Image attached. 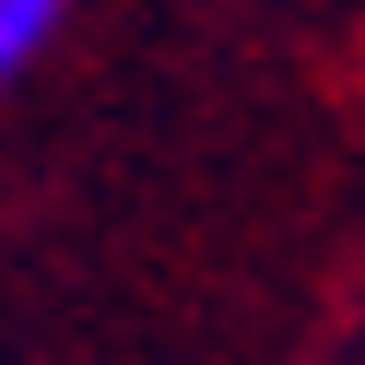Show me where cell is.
<instances>
[{
    "label": "cell",
    "instance_id": "6da1fadb",
    "mask_svg": "<svg viewBox=\"0 0 365 365\" xmlns=\"http://www.w3.org/2000/svg\"><path fill=\"white\" fill-rule=\"evenodd\" d=\"M59 24H71V0H0V95L59 48Z\"/></svg>",
    "mask_w": 365,
    "mask_h": 365
}]
</instances>
